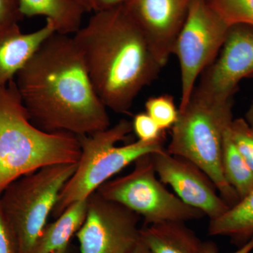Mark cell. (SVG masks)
Returning a JSON list of instances; mask_svg holds the SVG:
<instances>
[{
    "label": "cell",
    "instance_id": "f546056e",
    "mask_svg": "<svg viewBox=\"0 0 253 253\" xmlns=\"http://www.w3.org/2000/svg\"><path fill=\"white\" fill-rule=\"evenodd\" d=\"M54 253H68V247Z\"/></svg>",
    "mask_w": 253,
    "mask_h": 253
},
{
    "label": "cell",
    "instance_id": "8fae6325",
    "mask_svg": "<svg viewBox=\"0 0 253 253\" xmlns=\"http://www.w3.org/2000/svg\"><path fill=\"white\" fill-rule=\"evenodd\" d=\"M151 156L160 180L170 186L184 204L199 210L210 220L219 217L230 208L217 194L211 178L189 160L169 154L166 149Z\"/></svg>",
    "mask_w": 253,
    "mask_h": 253
},
{
    "label": "cell",
    "instance_id": "44dd1931",
    "mask_svg": "<svg viewBox=\"0 0 253 253\" xmlns=\"http://www.w3.org/2000/svg\"><path fill=\"white\" fill-rule=\"evenodd\" d=\"M229 131L236 149L253 170V129L244 118H240L233 120Z\"/></svg>",
    "mask_w": 253,
    "mask_h": 253
},
{
    "label": "cell",
    "instance_id": "4fadbf2b",
    "mask_svg": "<svg viewBox=\"0 0 253 253\" xmlns=\"http://www.w3.org/2000/svg\"><path fill=\"white\" fill-rule=\"evenodd\" d=\"M41 29L23 33L18 23L0 27V87L6 86L31 59L43 42L56 33L46 19Z\"/></svg>",
    "mask_w": 253,
    "mask_h": 253
},
{
    "label": "cell",
    "instance_id": "ac0fdd59",
    "mask_svg": "<svg viewBox=\"0 0 253 253\" xmlns=\"http://www.w3.org/2000/svg\"><path fill=\"white\" fill-rule=\"evenodd\" d=\"M229 126L223 141L221 166L226 181L241 200L253 191V170L236 149L231 137Z\"/></svg>",
    "mask_w": 253,
    "mask_h": 253
},
{
    "label": "cell",
    "instance_id": "52a82bcc",
    "mask_svg": "<svg viewBox=\"0 0 253 253\" xmlns=\"http://www.w3.org/2000/svg\"><path fill=\"white\" fill-rule=\"evenodd\" d=\"M151 154L136 159L131 172L106 181L96 192L139 214L146 225L204 217V213L184 204L158 179Z\"/></svg>",
    "mask_w": 253,
    "mask_h": 253
},
{
    "label": "cell",
    "instance_id": "603a6c76",
    "mask_svg": "<svg viewBox=\"0 0 253 253\" xmlns=\"http://www.w3.org/2000/svg\"><path fill=\"white\" fill-rule=\"evenodd\" d=\"M0 192V253H19L17 241L1 205Z\"/></svg>",
    "mask_w": 253,
    "mask_h": 253
},
{
    "label": "cell",
    "instance_id": "ffe728a7",
    "mask_svg": "<svg viewBox=\"0 0 253 253\" xmlns=\"http://www.w3.org/2000/svg\"><path fill=\"white\" fill-rule=\"evenodd\" d=\"M146 113L163 131L170 129L175 124L179 116L174 98L170 94L152 96L145 104Z\"/></svg>",
    "mask_w": 253,
    "mask_h": 253
},
{
    "label": "cell",
    "instance_id": "ba28073f",
    "mask_svg": "<svg viewBox=\"0 0 253 253\" xmlns=\"http://www.w3.org/2000/svg\"><path fill=\"white\" fill-rule=\"evenodd\" d=\"M229 28L208 0H192L172 49L180 68L179 109L189 102L197 80L217 58Z\"/></svg>",
    "mask_w": 253,
    "mask_h": 253
},
{
    "label": "cell",
    "instance_id": "e0dca14e",
    "mask_svg": "<svg viewBox=\"0 0 253 253\" xmlns=\"http://www.w3.org/2000/svg\"><path fill=\"white\" fill-rule=\"evenodd\" d=\"M208 233L228 236L239 246L247 243L253 236V191L219 217L210 220Z\"/></svg>",
    "mask_w": 253,
    "mask_h": 253
},
{
    "label": "cell",
    "instance_id": "5b68a950",
    "mask_svg": "<svg viewBox=\"0 0 253 253\" xmlns=\"http://www.w3.org/2000/svg\"><path fill=\"white\" fill-rule=\"evenodd\" d=\"M132 124L122 119L112 127L91 135L78 136L81 155L74 174L65 184L52 214L58 217L73 203L88 199L100 186L144 155L164 151L165 141L140 140L117 146L132 131Z\"/></svg>",
    "mask_w": 253,
    "mask_h": 253
},
{
    "label": "cell",
    "instance_id": "7a4b0ae2",
    "mask_svg": "<svg viewBox=\"0 0 253 253\" xmlns=\"http://www.w3.org/2000/svg\"><path fill=\"white\" fill-rule=\"evenodd\" d=\"M73 38L95 91L115 113L129 112L163 68L124 6L95 12Z\"/></svg>",
    "mask_w": 253,
    "mask_h": 253
},
{
    "label": "cell",
    "instance_id": "3957f363",
    "mask_svg": "<svg viewBox=\"0 0 253 253\" xmlns=\"http://www.w3.org/2000/svg\"><path fill=\"white\" fill-rule=\"evenodd\" d=\"M81 155L78 136L49 132L31 122L14 80L0 87V192L41 168L78 163Z\"/></svg>",
    "mask_w": 253,
    "mask_h": 253
},
{
    "label": "cell",
    "instance_id": "83f0119b",
    "mask_svg": "<svg viewBox=\"0 0 253 253\" xmlns=\"http://www.w3.org/2000/svg\"><path fill=\"white\" fill-rule=\"evenodd\" d=\"M244 119L246 120V122L253 129V101L250 105L249 109L246 111V114H245Z\"/></svg>",
    "mask_w": 253,
    "mask_h": 253
},
{
    "label": "cell",
    "instance_id": "d4e9b609",
    "mask_svg": "<svg viewBox=\"0 0 253 253\" xmlns=\"http://www.w3.org/2000/svg\"><path fill=\"white\" fill-rule=\"evenodd\" d=\"M129 1L130 0H93L94 11L95 12H98L116 9L120 6H125Z\"/></svg>",
    "mask_w": 253,
    "mask_h": 253
},
{
    "label": "cell",
    "instance_id": "7402d4cb",
    "mask_svg": "<svg viewBox=\"0 0 253 253\" xmlns=\"http://www.w3.org/2000/svg\"><path fill=\"white\" fill-rule=\"evenodd\" d=\"M131 124L138 140L149 143L165 141L166 131L162 130L146 112L136 114Z\"/></svg>",
    "mask_w": 253,
    "mask_h": 253
},
{
    "label": "cell",
    "instance_id": "30bf717a",
    "mask_svg": "<svg viewBox=\"0 0 253 253\" xmlns=\"http://www.w3.org/2000/svg\"><path fill=\"white\" fill-rule=\"evenodd\" d=\"M194 89L214 98L234 97L240 82L253 78V28L244 24L229 26L216 59L201 75Z\"/></svg>",
    "mask_w": 253,
    "mask_h": 253
},
{
    "label": "cell",
    "instance_id": "6da1fadb",
    "mask_svg": "<svg viewBox=\"0 0 253 253\" xmlns=\"http://www.w3.org/2000/svg\"><path fill=\"white\" fill-rule=\"evenodd\" d=\"M16 76L23 104L40 129L85 136L110 127L107 108L73 38L54 33Z\"/></svg>",
    "mask_w": 253,
    "mask_h": 253
},
{
    "label": "cell",
    "instance_id": "d6986e66",
    "mask_svg": "<svg viewBox=\"0 0 253 253\" xmlns=\"http://www.w3.org/2000/svg\"><path fill=\"white\" fill-rule=\"evenodd\" d=\"M229 26L244 24L253 28V0H208Z\"/></svg>",
    "mask_w": 253,
    "mask_h": 253
},
{
    "label": "cell",
    "instance_id": "f1b7e54d",
    "mask_svg": "<svg viewBox=\"0 0 253 253\" xmlns=\"http://www.w3.org/2000/svg\"><path fill=\"white\" fill-rule=\"evenodd\" d=\"M129 253H150V252L147 246H146L144 241L141 239L139 244L136 245V247Z\"/></svg>",
    "mask_w": 253,
    "mask_h": 253
},
{
    "label": "cell",
    "instance_id": "484cf974",
    "mask_svg": "<svg viewBox=\"0 0 253 253\" xmlns=\"http://www.w3.org/2000/svg\"><path fill=\"white\" fill-rule=\"evenodd\" d=\"M253 250V236L236 252L231 253H250ZM203 253H219L217 248L213 244L204 243L203 244Z\"/></svg>",
    "mask_w": 253,
    "mask_h": 253
},
{
    "label": "cell",
    "instance_id": "2e32d148",
    "mask_svg": "<svg viewBox=\"0 0 253 253\" xmlns=\"http://www.w3.org/2000/svg\"><path fill=\"white\" fill-rule=\"evenodd\" d=\"M23 16H41L54 23L59 34H76L81 29L84 10L73 0H18Z\"/></svg>",
    "mask_w": 253,
    "mask_h": 253
},
{
    "label": "cell",
    "instance_id": "9c48e42d",
    "mask_svg": "<svg viewBox=\"0 0 253 253\" xmlns=\"http://www.w3.org/2000/svg\"><path fill=\"white\" fill-rule=\"evenodd\" d=\"M140 216L95 191L76 233L81 253H129L141 241Z\"/></svg>",
    "mask_w": 253,
    "mask_h": 253
},
{
    "label": "cell",
    "instance_id": "cb8c5ba5",
    "mask_svg": "<svg viewBox=\"0 0 253 253\" xmlns=\"http://www.w3.org/2000/svg\"><path fill=\"white\" fill-rule=\"evenodd\" d=\"M23 17L18 0H0V27L18 23Z\"/></svg>",
    "mask_w": 253,
    "mask_h": 253
},
{
    "label": "cell",
    "instance_id": "7c38bea8",
    "mask_svg": "<svg viewBox=\"0 0 253 253\" xmlns=\"http://www.w3.org/2000/svg\"><path fill=\"white\" fill-rule=\"evenodd\" d=\"M191 1L130 0L124 6L163 67L172 54L173 46L185 21Z\"/></svg>",
    "mask_w": 253,
    "mask_h": 253
},
{
    "label": "cell",
    "instance_id": "4316f807",
    "mask_svg": "<svg viewBox=\"0 0 253 253\" xmlns=\"http://www.w3.org/2000/svg\"><path fill=\"white\" fill-rule=\"evenodd\" d=\"M75 2L81 6L85 12L94 11V3L93 0H73Z\"/></svg>",
    "mask_w": 253,
    "mask_h": 253
},
{
    "label": "cell",
    "instance_id": "277c9868",
    "mask_svg": "<svg viewBox=\"0 0 253 253\" xmlns=\"http://www.w3.org/2000/svg\"><path fill=\"white\" fill-rule=\"evenodd\" d=\"M234 97L214 98L193 91L189 102L179 109L171 128L168 153L199 166L214 183L229 207L240 201L226 181L221 166L224 134L233 120Z\"/></svg>",
    "mask_w": 253,
    "mask_h": 253
},
{
    "label": "cell",
    "instance_id": "9a60e30c",
    "mask_svg": "<svg viewBox=\"0 0 253 253\" xmlns=\"http://www.w3.org/2000/svg\"><path fill=\"white\" fill-rule=\"evenodd\" d=\"M88 199L73 203L46 224L37 241L34 253H54L68 247L70 241L85 220Z\"/></svg>",
    "mask_w": 253,
    "mask_h": 253
},
{
    "label": "cell",
    "instance_id": "5bb4252c",
    "mask_svg": "<svg viewBox=\"0 0 253 253\" xmlns=\"http://www.w3.org/2000/svg\"><path fill=\"white\" fill-rule=\"evenodd\" d=\"M141 239L150 253H203V244L185 222L167 221L146 225Z\"/></svg>",
    "mask_w": 253,
    "mask_h": 253
},
{
    "label": "cell",
    "instance_id": "8992f818",
    "mask_svg": "<svg viewBox=\"0 0 253 253\" xmlns=\"http://www.w3.org/2000/svg\"><path fill=\"white\" fill-rule=\"evenodd\" d=\"M78 163L46 166L18 178L1 194L5 217L14 231L19 253H34L60 193Z\"/></svg>",
    "mask_w": 253,
    "mask_h": 253
}]
</instances>
